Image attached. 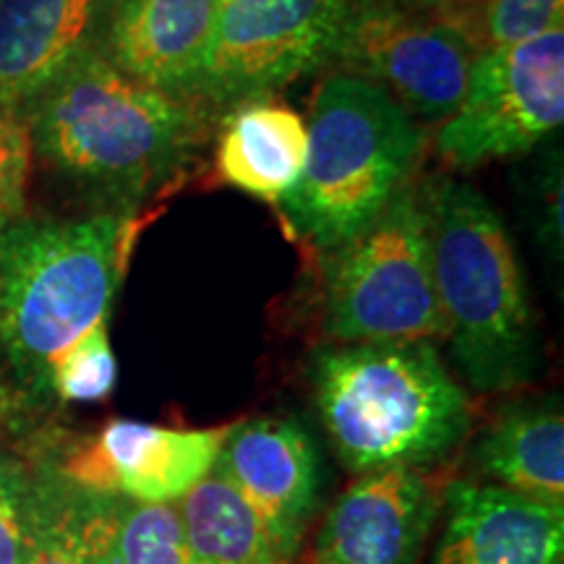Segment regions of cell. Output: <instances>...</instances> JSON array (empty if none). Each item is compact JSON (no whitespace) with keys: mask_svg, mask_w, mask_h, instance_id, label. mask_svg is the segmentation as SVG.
Instances as JSON below:
<instances>
[{"mask_svg":"<svg viewBox=\"0 0 564 564\" xmlns=\"http://www.w3.org/2000/svg\"><path fill=\"white\" fill-rule=\"evenodd\" d=\"M481 3V0H434V9L444 13V17H463L465 11H470L474 6Z\"/></svg>","mask_w":564,"mask_h":564,"instance_id":"cell-26","label":"cell"},{"mask_svg":"<svg viewBox=\"0 0 564 564\" xmlns=\"http://www.w3.org/2000/svg\"><path fill=\"white\" fill-rule=\"evenodd\" d=\"M373 0H220L186 97L209 110L274 91L340 63Z\"/></svg>","mask_w":564,"mask_h":564,"instance_id":"cell-7","label":"cell"},{"mask_svg":"<svg viewBox=\"0 0 564 564\" xmlns=\"http://www.w3.org/2000/svg\"><path fill=\"white\" fill-rule=\"evenodd\" d=\"M476 55L455 19L373 0L352 26L340 66L382 87L415 123L442 126L463 102Z\"/></svg>","mask_w":564,"mask_h":564,"instance_id":"cell-9","label":"cell"},{"mask_svg":"<svg viewBox=\"0 0 564 564\" xmlns=\"http://www.w3.org/2000/svg\"><path fill=\"white\" fill-rule=\"evenodd\" d=\"M32 158L102 204L137 212L194 162L209 108L144 87L87 45L21 108Z\"/></svg>","mask_w":564,"mask_h":564,"instance_id":"cell-1","label":"cell"},{"mask_svg":"<svg viewBox=\"0 0 564 564\" xmlns=\"http://www.w3.org/2000/svg\"><path fill=\"white\" fill-rule=\"evenodd\" d=\"M91 0H0V105L24 108L82 45Z\"/></svg>","mask_w":564,"mask_h":564,"instance_id":"cell-17","label":"cell"},{"mask_svg":"<svg viewBox=\"0 0 564 564\" xmlns=\"http://www.w3.org/2000/svg\"><path fill=\"white\" fill-rule=\"evenodd\" d=\"M455 21L481 53L564 30V0H481Z\"/></svg>","mask_w":564,"mask_h":564,"instance_id":"cell-21","label":"cell"},{"mask_svg":"<svg viewBox=\"0 0 564 564\" xmlns=\"http://www.w3.org/2000/svg\"><path fill=\"white\" fill-rule=\"evenodd\" d=\"M196 564H293L278 552L259 518L215 468L175 502Z\"/></svg>","mask_w":564,"mask_h":564,"instance_id":"cell-18","label":"cell"},{"mask_svg":"<svg viewBox=\"0 0 564 564\" xmlns=\"http://www.w3.org/2000/svg\"><path fill=\"white\" fill-rule=\"evenodd\" d=\"M564 123V30L476 55L463 102L436 131V152L470 171L518 158Z\"/></svg>","mask_w":564,"mask_h":564,"instance_id":"cell-8","label":"cell"},{"mask_svg":"<svg viewBox=\"0 0 564 564\" xmlns=\"http://www.w3.org/2000/svg\"><path fill=\"white\" fill-rule=\"evenodd\" d=\"M32 171V141L24 112L0 105V223L24 212Z\"/></svg>","mask_w":564,"mask_h":564,"instance_id":"cell-23","label":"cell"},{"mask_svg":"<svg viewBox=\"0 0 564 564\" xmlns=\"http://www.w3.org/2000/svg\"><path fill=\"white\" fill-rule=\"evenodd\" d=\"M440 512L442 494L421 470L364 474L327 512L308 564H415Z\"/></svg>","mask_w":564,"mask_h":564,"instance_id":"cell-12","label":"cell"},{"mask_svg":"<svg viewBox=\"0 0 564 564\" xmlns=\"http://www.w3.org/2000/svg\"><path fill=\"white\" fill-rule=\"evenodd\" d=\"M306 131V165L282 209L303 238L335 251L408 186L423 131L382 87L348 70L316 89Z\"/></svg>","mask_w":564,"mask_h":564,"instance_id":"cell-5","label":"cell"},{"mask_svg":"<svg viewBox=\"0 0 564 564\" xmlns=\"http://www.w3.org/2000/svg\"><path fill=\"white\" fill-rule=\"evenodd\" d=\"M442 505L432 564H564V507L476 481L449 484Z\"/></svg>","mask_w":564,"mask_h":564,"instance_id":"cell-14","label":"cell"},{"mask_svg":"<svg viewBox=\"0 0 564 564\" xmlns=\"http://www.w3.org/2000/svg\"><path fill=\"white\" fill-rule=\"evenodd\" d=\"M394 6H403V9H419V11H436L434 0H390Z\"/></svg>","mask_w":564,"mask_h":564,"instance_id":"cell-27","label":"cell"},{"mask_svg":"<svg viewBox=\"0 0 564 564\" xmlns=\"http://www.w3.org/2000/svg\"><path fill=\"white\" fill-rule=\"evenodd\" d=\"M312 384L324 429L352 474L421 470L470 432L468 394L429 340L324 348Z\"/></svg>","mask_w":564,"mask_h":564,"instance_id":"cell-4","label":"cell"},{"mask_svg":"<svg viewBox=\"0 0 564 564\" xmlns=\"http://www.w3.org/2000/svg\"><path fill=\"white\" fill-rule=\"evenodd\" d=\"M324 333L337 345L444 337L426 196L408 186L369 228L329 251Z\"/></svg>","mask_w":564,"mask_h":564,"instance_id":"cell-6","label":"cell"},{"mask_svg":"<svg viewBox=\"0 0 564 564\" xmlns=\"http://www.w3.org/2000/svg\"><path fill=\"white\" fill-rule=\"evenodd\" d=\"M215 470L246 499L288 562L299 554L319 494L314 440L293 419L232 423Z\"/></svg>","mask_w":564,"mask_h":564,"instance_id":"cell-11","label":"cell"},{"mask_svg":"<svg viewBox=\"0 0 564 564\" xmlns=\"http://www.w3.org/2000/svg\"><path fill=\"white\" fill-rule=\"evenodd\" d=\"M84 539L87 564H196L175 505L87 494Z\"/></svg>","mask_w":564,"mask_h":564,"instance_id":"cell-19","label":"cell"},{"mask_svg":"<svg viewBox=\"0 0 564 564\" xmlns=\"http://www.w3.org/2000/svg\"><path fill=\"white\" fill-rule=\"evenodd\" d=\"M84 512L87 494L74 486H45L30 494V546L24 564H87Z\"/></svg>","mask_w":564,"mask_h":564,"instance_id":"cell-20","label":"cell"},{"mask_svg":"<svg viewBox=\"0 0 564 564\" xmlns=\"http://www.w3.org/2000/svg\"><path fill=\"white\" fill-rule=\"evenodd\" d=\"M30 546V494L19 474L0 463V564H24Z\"/></svg>","mask_w":564,"mask_h":564,"instance_id":"cell-24","label":"cell"},{"mask_svg":"<svg viewBox=\"0 0 564 564\" xmlns=\"http://www.w3.org/2000/svg\"><path fill=\"white\" fill-rule=\"evenodd\" d=\"M230 426L167 429L116 419L70 447L63 460V478L74 489L97 497L175 505L215 468Z\"/></svg>","mask_w":564,"mask_h":564,"instance_id":"cell-10","label":"cell"},{"mask_svg":"<svg viewBox=\"0 0 564 564\" xmlns=\"http://www.w3.org/2000/svg\"><path fill=\"white\" fill-rule=\"evenodd\" d=\"M118 382V364L112 356L108 322L63 350L47 369V384L66 403H100L110 398Z\"/></svg>","mask_w":564,"mask_h":564,"instance_id":"cell-22","label":"cell"},{"mask_svg":"<svg viewBox=\"0 0 564 564\" xmlns=\"http://www.w3.org/2000/svg\"><path fill=\"white\" fill-rule=\"evenodd\" d=\"M220 0H91L84 45L144 87L186 97Z\"/></svg>","mask_w":564,"mask_h":564,"instance_id":"cell-13","label":"cell"},{"mask_svg":"<svg viewBox=\"0 0 564 564\" xmlns=\"http://www.w3.org/2000/svg\"><path fill=\"white\" fill-rule=\"evenodd\" d=\"M436 299L460 377L476 392L531 384L539 329L518 251L499 212L463 181L426 192Z\"/></svg>","mask_w":564,"mask_h":564,"instance_id":"cell-3","label":"cell"},{"mask_svg":"<svg viewBox=\"0 0 564 564\" xmlns=\"http://www.w3.org/2000/svg\"><path fill=\"white\" fill-rule=\"evenodd\" d=\"M139 225L116 209L0 223V343L21 377L47 379L63 350L108 322Z\"/></svg>","mask_w":564,"mask_h":564,"instance_id":"cell-2","label":"cell"},{"mask_svg":"<svg viewBox=\"0 0 564 564\" xmlns=\"http://www.w3.org/2000/svg\"><path fill=\"white\" fill-rule=\"evenodd\" d=\"M306 152V118L274 97H259L225 110L215 171L225 186L282 204L301 178Z\"/></svg>","mask_w":564,"mask_h":564,"instance_id":"cell-15","label":"cell"},{"mask_svg":"<svg viewBox=\"0 0 564 564\" xmlns=\"http://www.w3.org/2000/svg\"><path fill=\"white\" fill-rule=\"evenodd\" d=\"M491 486L549 507H564V413L560 398L528 400L499 415L474 447Z\"/></svg>","mask_w":564,"mask_h":564,"instance_id":"cell-16","label":"cell"},{"mask_svg":"<svg viewBox=\"0 0 564 564\" xmlns=\"http://www.w3.org/2000/svg\"><path fill=\"white\" fill-rule=\"evenodd\" d=\"M544 223H541V238H544V246L549 249L552 257H556V262H562V171L560 162L554 165V171H549L546 175V186L544 194Z\"/></svg>","mask_w":564,"mask_h":564,"instance_id":"cell-25","label":"cell"}]
</instances>
